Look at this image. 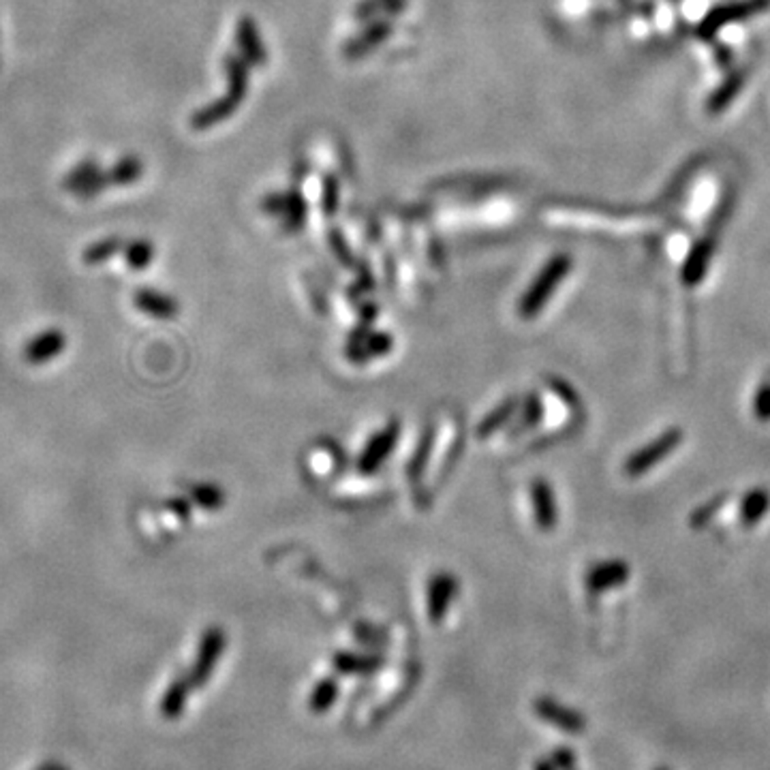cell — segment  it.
Returning a JSON list of instances; mask_svg holds the SVG:
<instances>
[{
  "mask_svg": "<svg viewBox=\"0 0 770 770\" xmlns=\"http://www.w3.org/2000/svg\"><path fill=\"white\" fill-rule=\"evenodd\" d=\"M572 262H569L567 255H556L555 259H550L544 265L542 272L535 276V281L529 285V289L525 291V295L520 298L518 313L523 319H533L544 311L545 302L555 295L556 287H559L563 278L567 276Z\"/></svg>",
  "mask_w": 770,
  "mask_h": 770,
  "instance_id": "cell-1",
  "label": "cell"
},
{
  "mask_svg": "<svg viewBox=\"0 0 770 770\" xmlns=\"http://www.w3.org/2000/svg\"><path fill=\"white\" fill-rule=\"evenodd\" d=\"M681 441H683V430L678 428L665 430V433L655 436L651 444H646L645 447H640V450H635L632 456L625 460V473L629 477L645 475V473L655 469V466L662 463L664 458H668L670 454H675L676 447L681 445Z\"/></svg>",
  "mask_w": 770,
  "mask_h": 770,
  "instance_id": "cell-2",
  "label": "cell"
},
{
  "mask_svg": "<svg viewBox=\"0 0 770 770\" xmlns=\"http://www.w3.org/2000/svg\"><path fill=\"white\" fill-rule=\"evenodd\" d=\"M398 439H400V422L398 420L387 422L385 426L381 428L379 433H375L371 439H368V444L364 445L360 458H357V471H360L362 475H371V473L379 471L387 460V456L396 450Z\"/></svg>",
  "mask_w": 770,
  "mask_h": 770,
  "instance_id": "cell-3",
  "label": "cell"
},
{
  "mask_svg": "<svg viewBox=\"0 0 770 770\" xmlns=\"http://www.w3.org/2000/svg\"><path fill=\"white\" fill-rule=\"evenodd\" d=\"M458 593V580L450 572H436L430 575L426 586V605L428 618L433 625H441L445 621L447 612H450L454 599Z\"/></svg>",
  "mask_w": 770,
  "mask_h": 770,
  "instance_id": "cell-4",
  "label": "cell"
},
{
  "mask_svg": "<svg viewBox=\"0 0 770 770\" xmlns=\"http://www.w3.org/2000/svg\"><path fill=\"white\" fill-rule=\"evenodd\" d=\"M234 36H235V47H238V54L246 60L248 65L264 66L265 63H268V50H265V44L262 39V33H259L257 22H255L251 15L238 17V22H235V28H234Z\"/></svg>",
  "mask_w": 770,
  "mask_h": 770,
  "instance_id": "cell-5",
  "label": "cell"
},
{
  "mask_svg": "<svg viewBox=\"0 0 770 770\" xmlns=\"http://www.w3.org/2000/svg\"><path fill=\"white\" fill-rule=\"evenodd\" d=\"M392 35V22L381 17V20H373L366 24V28L360 35H355L354 39H349L343 45V56L347 60H360L368 56L373 50H377L379 45H384Z\"/></svg>",
  "mask_w": 770,
  "mask_h": 770,
  "instance_id": "cell-6",
  "label": "cell"
},
{
  "mask_svg": "<svg viewBox=\"0 0 770 770\" xmlns=\"http://www.w3.org/2000/svg\"><path fill=\"white\" fill-rule=\"evenodd\" d=\"M242 101H245L242 96L229 93V90H227L225 96H218V99L208 103V105L199 107L197 112L193 114L191 123H189L191 129L197 131V133L215 129L216 125L225 123V120L232 116L235 109L242 105Z\"/></svg>",
  "mask_w": 770,
  "mask_h": 770,
  "instance_id": "cell-7",
  "label": "cell"
},
{
  "mask_svg": "<svg viewBox=\"0 0 770 770\" xmlns=\"http://www.w3.org/2000/svg\"><path fill=\"white\" fill-rule=\"evenodd\" d=\"M531 503H533V518L542 531H553L559 520V507H556L555 490L548 482L537 477L531 484Z\"/></svg>",
  "mask_w": 770,
  "mask_h": 770,
  "instance_id": "cell-8",
  "label": "cell"
},
{
  "mask_svg": "<svg viewBox=\"0 0 770 770\" xmlns=\"http://www.w3.org/2000/svg\"><path fill=\"white\" fill-rule=\"evenodd\" d=\"M133 305H135L137 311H142L144 315H148V317H155V319L169 321L178 317L180 313V305L174 295H167L163 294V291L148 289V287L137 289L135 294H133Z\"/></svg>",
  "mask_w": 770,
  "mask_h": 770,
  "instance_id": "cell-9",
  "label": "cell"
},
{
  "mask_svg": "<svg viewBox=\"0 0 770 770\" xmlns=\"http://www.w3.org/2000/svg\"><path fill=\"white\" fill-rule=\"evenodd\" d=\"M629 575H632V569L627 567V563L604 561L589 569V574H586V586H589V591L593 593H605L625 585Z\"/></svg>",
  "mask_w": 770,
  "mask_h": 770,
  "instance_id": "cell-10",
  "label": "cell"
},
{
  "mask_svg": "<svg viewBox=\"0 0 770 770\" xmlns=\"http://www.w3.org/2000/svg\"><path fill=\"white\" fill-rule=\"evenodd\" d=\"M225 632H223L221 627L205 629L202 635V645H199L195 670H193V678H195V681H205V678H208L212 668H215L218 655L225 648Z\"/></svg>",
  "mask_w": 770,
  "mask_h": 770,
  "instance_id": "cell-11",
  "label": "cell"
},
{
  "mask_svg": "<svg viewBox=\"0 0 770 770\" xmlns=\"http://www.w3.org/2000/svg\"><path fill=\"white\" fill-rule=\"evenodd\" d=\"M66 347V336L60 330H45L39 336H35L33 341L26 345L24 355L30 364H47L54 357H58Z\"/></svg>",
  "mask_w": 770,
  "mask_h": 770,
  "instance_id": "cell-12",
  "label": "cell"
},
{
  "mask_svg": "<svg viewBox=\"0 0 770 770\" xmlns=\"http://www.w3.org/2000/svg\"><path fill=\"white\" fill-rule=\"evenodd\" d=\"M394 347V338L387 332H371L364 336L360 343L347 345V357L354 364H366L377 360L381 355H387Z\"/></svg>",
  "mask_w": 770,
  "mask_h": 770,
  "instance_id": "cell-13",
  "label": "cell"
},
{
  "mask_svg": "<svg viewBox=\"0 0 770 770\" xmlns=\"http://www.w3.org/2000/svg\"><path fill=\"white\" fill-rule=\"evenodd\" d=\"M407 9V0H362L355 5L354 20L355 22H373V20H390L398 17Z\"/></svg>",
  "mask_w": 770,
  "mask_h": 770,
  "instance_id": "cell-14",
  "label": "cell"
},
{
  "mask_svg": "<svg viewBox=\"0 0 770 770\" xmlns=\"http://www.w3.org/2000/svg\"><path fill=\"white\" fill-rule=\"evenodd\" d=\"M223 71H225L229 93L245 99L248 93V73H251V65H248L238 52H229L227 56L223 58Z\"/></svg>",
  "mask_w": 770,
  "mask_h": 770,
  "instance_id": "cell-15",
  "label": "cell"
},
{
  "mask_svg": "<svg viewBox=\"0 0 770 770\" xmlns=\"http://www.w3.org/2000/svg\"><path fill=\"white\" fill-rule=\"evenodd\" d=\"M518 407H520V403H518V398H507V400H503V403L499 405V407H495L493 411H490V414L484 417V420L480 422V426H477V430H475V435L480 436V439H488L490 435H495L496 430H501L503 426H505V424H509L514 420V415L518 414Z\"/></svg>",
  "mask_w": 770,
  "mask_h": 770,
  "instance_id": "cell-16",
  "label": "cell"
},
{
  "mask_svg": "<svg viewBox=\"0 0 770 770\" xmlns=\"http://www.w3.org/2000/svg\"><path fill=\"white\" fill-rule=\"evenodd\" d=\"M770 509V493L766 488H754L741 501V523L755 526Z\"/></svg>",
  "mask_w": 770,
  "mask_h": 770,
  "instance_id": "cell-17",
  "label": "cell"
},
{
  "mask_svg": "<svg viewBox=\"0 0 770 770\" xmlns=\"http://www.w3.org/2000/svg\"><path fill=\"white\" fill-rule=\"evenodd\" d=\"M518 420L512 424V428H509V436H518L526 433V430H531L535 424L544 417V405L539 396L535 394H531L529 398L525 400V405L518 411Z\"/></svg>",
  "mask_w": 770,
  "mask_h": 770,
  "instance_id": "cell-18",
  "label": "cell"
},
{
  "mask_svg": "<svg viewBox=\"0 0 770 770\" xmlns=\"http://www.w3.org/2000/svg\"><path fill=\"white\" fill-rule=\"evenodd\" d=\"M189 499L202 509H221L225 505V493L216 484H195L189 488Z\"/></svg>",
  "mask_w": 770,
  "mask_h": 770,
  "instance_id": "cell-19",
  "label": "cell"
},
{
  "mask_svg": "<svg viewBox=\"0 0 770 770\" xmlns=\"http://www.w3.org/2000/svg\"><path fill=\"white\" fill-rule=\"evenodd\" d=\"M433 444H435V428L428 426L426 430H424L420 445H417V450L414 452V456H411V460H409L407 473H409L411 480H417V477L422 475V471L426 469L430 452H433Z\"/></svg>",
  "mask_w": 770,
  "mask_h": 770,
  "instance_id": "cell-20",
  "label": "cell"
},
{
  "mask_svg": "<svg viewBox=\"0 0 770 770\" xmlns=\"http://www.w3.org/2000/svg\"><path fill=\"white\" fill-rule=\"evenodd\" d=\"M155 245L148 240H135L125 248V259L131 270H144L153 264L155 259Z\"/></svg>",
  "mask_w": 770,
  "mask_h": 770,
  "instance_id": "cell-21",
  "label": "cell"
},
{
  "mask_svg": "<svg viewBox=\"0 0 770 770\" xmlns=\"http://www.w3.org/2000/svg\"><path fill=\"white\" fill-rule=\"evenodd\" d=\"M120 248H123V240L120 238H105L95 242V245H90L86 251H84V262L90 265L103 264L107 262V259H112L114 255H116Z\"/></svg>",
  "mask_w": 770,
  "mask_h": 770,
  "instance_id": "cell-22",
  "label": "cell"
},
{
  "mask_svg": "<svg viewBox=\"0 0 770 770\" xmlns=\"http://www.w3.org/2000/svg\"><path fill=\"white\" fill-rule=\"evenodd\" d=\"M142 174H144L142 159H137V156H126V159L120 161L118 165L109 172V180H112L114 185H131V182L142 178Z\"/></svg>",
  "mask_w": 770,
  "mask_h": 770,
  "instance_id": "cell-23",
  "label": "cell"
},
{
  "mask_svg": "<svg viewBox=\"0 0 770 770\" xmlns=\"http://www.w3.org/2000/svg\"><path fill=\"white\" fill-rule=\"evenodd\" d=\"M300 193L298 191H283V193H270V195H265L262 199V210L268 212V215H276L283 216L285 212L291 208V204L298 199Z\"/></svg>",
  "mask_w": 770,
  "mask_h": 770,
  "instance_id": "cell-24",
  "label": "cell"
},
{
  "mask_svg": "<svg viewBox=\"0 0 770 770\" xmlns=\"http://www.w3.org/2000/svg\"><path fill=\"white\" fill-rule=\"evenodd\" d=\"M338 195H341V186H338L336 175H325L324 185H321V210L327 216H335L338 210Z\"/></svg>",
  "mask_w": 770,
  "mask_h": 770,
  "instance_id": "cell-25",
  "label": "cell"
},
{
  "mask_svg": "<svg viewBox=\"0 0 770 770\" xmlns=\"http://www.w3.org/2000/svg\"><path fill=\"white\" fill-rule=\"evenodd\" d=\"M306 215H308V205L305 202V197L298 195L294 204H291V208L283 215V229L285 232H300L302 227H305L306 223Z\"/></svg>",
  "mask_w": 770,
  "mask_h": 770,
  "instance_id": "cell-26",
  "label": "cell"
},
{
  "mask_svg": "<svg viewBox=\"0 0 770 770\" xmlns=\"http://www.w3.org/2000/svg\"><path fill=\"white\" fill-rule=\"evenodd\" d=\"M379 664V659L375 657H354V655H338L336 657V668L345 672H364L373 670Z\"/></svg>",
  "mask_w": 770,
  "mask_h": 770,
  "instance_id": "cell-27",
  "label": "cell"
},
{
  "mask_svg": "<svg viewBox=\"0 0 770 770\" xmlns=\"http://www.w3.org/2000/svg\"><path fill=\"white\" fill-rule=\"evenodd\" d=\"M754 411L755 417L760 422H770V379L757 387L755 400H754Z\"/></svg>",
  "mask_w": 770,
  "mask_h": 770,
  "instance_id": "cell-28",
  "label": "cell"
},
{
  "mask_svg": "<svg viewBox=\"0 0 770 770\" xmlns=\"http://www.w3.org/2000/svg\"><path fill=\"white\" fill-rule=\"evenodd\" d=\"M330 246H332V251L336 253L338 262L345 264V265L354 264V253H351V248L347 246V242H345L341 234H338V232L330 234Z\"/></svg>",
  "mask_w": 770,
  "mask_h": 770,
  "instance_id": "cell-29",
  "label": "cell"
},
{
  "mask_svg": "<svg viewBox=\"0 0 770 770\" xmlns=\"http://www.w3.org/2000/svg\"><path fill=\"white\" fill-rule=\"evenodd\" d=\"M191 503L193 501L189 499V496H178V499L167 501V509L172 514H175L178 518L186 520V518H191Z\"/></svg>",
  "mask_w": 770,
  "mask_h": 770,
  "instance_id": "cell-30",
  "label": "cell"
}]
</instances>
